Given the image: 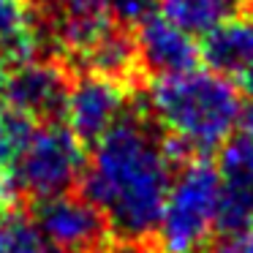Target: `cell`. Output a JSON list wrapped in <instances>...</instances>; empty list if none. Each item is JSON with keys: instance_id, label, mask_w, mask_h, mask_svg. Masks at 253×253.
Instances as JSON below:
<instances>
[{"instance_id": "1", "label": "cell", "mask_w": 253, "mask_h": 253, "mask_svg": "<svg viewBox=\"0 0 253 253\" xmlns=\"http://www.w3.org/2000/svg\"><path fill=\"white\" fill-rule=\"evenodd\" d=\"M174 180V153L164 133L139 115H126L93 144L82 196L98 207L123 242H150L158 231Z\"/></svg>"}, {"instance_id": "2", "label": "cell", "mask_w": 253, "mask_h": 253, "mask_svg": "<svg viewBox=\"0 0 253 253\" xmlns=\"http://www.w3.org/2000/svg\"><path fill=\"white\" fill-rule=\"evenodd\" d=\"M147 115L177 158L204 161L234 139L245 115V95L231 79L193 68L150 82Z\"/></svg>"}, {"instance_id": "3", "label": "cell", "mask_w": 253, "mask_h": 253, "mask_svg": "<svg viewBox=\"0 0 253 253\" xmlns=\"http://www.w3.org/2000/svg\"><path fill=\"white\" fill-rule=\"evenodd\" d=\"M220 220V174L207 161H188L174 174L164 204L158 253H202Z\"/></svg>"}, {"instance_id": "4", "label": "cell", "mask_w": 253, "mask_h": 253, "mask_svg": "<svg viewBox=\"0 0 253 253\" xmlns=\"http://www.w3.org/2000/svg\"><path fill=\"white\" fill-rule=\"evenodd\" d=\"M84 166H87L84 142L66 123H39L33 126L14 166L8 169L11 199L22 196L39 202L71 193L82 182Z\"/></svg>"}, {"instance_id": "5", "label": "cell", "mask_w": 253, "mask_h": 253, "mask_svg": "<svg viewBox=\"0 0 253 253\" xmlns=\"http://www.w3.org/2000/svg\"><path fill=\"white\" fill-rule=\"evenodd\" d=\"M30 220L46 248L79 253H101L112 240L106 218L82 193L39 199L30 207Z\"/></svg>"}, {"instance_id": "6", "label": "cell", "mask_w": 253, "mask_h": 253, "mask_svg": "<svg viewBox=\"0 0 253 253\" xmlns=\"http://www.w3.org/2000/svg\"><path fill=\"white\" fill-rule=\"evenodd\" d=\"M126 115H131L126 82L98 77V74H82L68 87L63 117H66V126L84 144H95Z\"/></svg>"}, {"instance_id": "7", "label": "cell", "mask_w": 253, "mask_h": 253, "mask_svg": "<svg viewBox=\"0 0 253 253\" xmlns=\"http://www.w3.org/2000/svg\"><path fill=\"white\" fill-rule=\"evenodd\" d=\"M68 87L71 79L60 63L33 57L8 71L6 109L30 120L33 126L52 123L66 109Z\"/></svg>"}, {"instance_id": "8", "label": "cell", "mask_w": 253, "mask_h": 253, "mask_svg": "<svg viewBox=\"0 0 253 253\" xmlns=\"http://www.w3.org/2000/svg\"><path fill=\"white\" fill-rule=\"evenodd\" d=\"M136 57L139 68L153 74L155 79L177 77L199 68L202 44H196L191 33L177 28L164 14H150L136 25Z\"/></svg>"}, {"instance_id": "9", "label": "cell", "mask_w": 253, "mask_h": 253, "mask_svg": "<svg viewBox=\"0 0 253 253\" xmlns=\"http://www.w3.org/2000/svg\"><path fill=\"white\" fill-rule=\"evenodd\" d=\"M220 220L218 229H253V136L240 133L220 150Z\"/></svg>"}, {"instance_id": "10", "label": "cell", "mask_w": 253, "mask_h": 253, "mask_svg": "<svg viewBox=\"0 0 253 253\" xmlns=\"http://www.w3.org/2000/svg\"><path fill=\"white\" fill-rule=\"evenodd\" d=\"M202 60L207 63L210 71L220 74V77L231 79L253 95V17L251 14H240V17L229 19L204 36L202 41Z\"/></svg>"}, {"instance_id": "11", "label": "cell", "mask_w": 253, "mask_h": 253, "mask_svg": "<svg viewBox=\"0 0 253 253\" xmlns=\"http://www.w3.org/2000/svg\"><path fill=\"white\" fill-rule=\"evenodd\" d=\"M161 14L185 33L210 36L229 19L245 14L248 0H158Z\"/></svg>"}, {"instance_id": "12", "label": "cell", "mask_w": 253, "mask_h": 253, "mask_svg": "<svg viewBox=\"0 0 253 253\" xmlns=\"http://www.w3.org/2000/svg\"><path fill=\"white\" fill-rule=\"evenodd\" d=\"M39 30L25 0H0V57L8 66H19L39 57Z\"/></svg>"}, {"instance_id": "13", "label": "cell", "mask_w": 253, "mask_h": 253, "mask_svg": "<svg viewBox=\"0 0 253 253\" xmlns=\"http://www.w3.org/2000/svg\"><path fill=\"white\" fill-rule=\"evenodd\" d=\"M158 0H46L49 17H95L123 28L139 25L153 14Z\"/></svg>"}, {"instance_id": "14", "label": "cell", "mask_w": 253, "mask_h": 253, "mask_svg": "<svg viewBox=\"0 0 253 253\" xmlns=\"http://www.w3.org/2000/svg\"><path fill=\"white\" fill-rule=\"evenodd\" d=\"M44 240L33 220L14 210H0V253H41Z\"/></svg>"}, {"instance_id": "15", "label": "cell", "mask_w": 253, "mask_h": 253, "mask_svg": "<svg viewBox=\"0 0 253 253\" xmlns=\"http://www.w3.org/2000/svg\"><path fill=\"white\" fill-rule=\"evenodd\" d=\"M30 131H33V123L25 120V117L14 115L8 109L0 115V177L6 182H8V169L14 166Z\"/></svg>"}, {"instance_id": "16", "label": "cell", "mask_w": 253, "mask_h": 253, "mask_svg": "<svg viewBox=\"0 0 253 253\" xmlns=\"http://www.w3.org/2000/svg\"><path fill=\"white\" fill-rule=\"evenodd\" d=\"M202 253H253V229L226 231L220 240L210 242Z\"/></svg>"}, {"instance_id": "17", "label": "cell", "mask_w": 253, "mask_h": 253, "mask_svg": "<svg viewBox=\"0 0 253 253\" xmlns=\"http://www.w3.org/2000/svg\"><path fill=\"white\" fill-rule=\"evenodd\" d=\"M101 253H158V248H153L150 242H109Z\"/></svg>"}, {"instance_id": "18", "label": "cell", "mask_w": 253, "mask_h": 253, "mask_svg": "<svg viewBox=\"0 0 253 253\" xmlns=\"http://www.w3.org/2000/svg\"><path fill=\"white\" fill-rule=\"evenodd\" d=\"M6 84H8V63L0 57V115L6 112Z\"/></svg>"}, {"instance_id": "19", "label": "cell", "mask_w": 253, "mask_h": 253, "mask_svg": "<svg viewBox=\"0 0 253 253\" xmlns=\"http://www.w3.org/2000/svg\"><path fill=\"white\" fill-rule=\"evenodd\" d=\"M242 128H245L248 136H253V95L245 104V115H242Z\"/></svg>"}, {"instance_id": "20", "label": "cell", "mask_w": 253, "mask_h": 253, "mask_svg": "<svg viewBox=\"0 0 253 253\" xmlns=\"http://www.w3.org/2000/svg\"><path fill=\"white\" fill-rule=\"evenodd\" d=\"M41 253H79V251H63V248H44Z\"/></svg>"}]
</instances>
